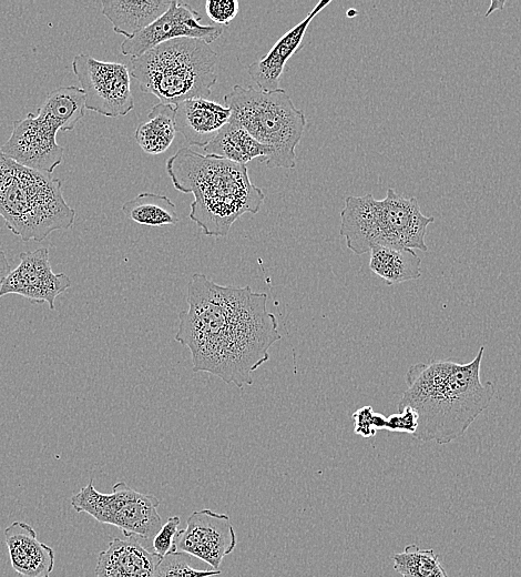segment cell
<instances>
[{"label":"cell","mask_w":521,"mask_h":577,"mask_svg":"<svg viewBox=\"0 0 521 577\" xmlns=\"http://www.w3.org/2000/svg\"><path fill=\"white\" fill-rule=\"evenodd\" d=\"M386 416L374 411L371 406L358 408L353 414L355 433L362 437H372L379 429H385Z\"/></svg>","instance_id":"obj_26"},{"label":"cell","mask_w":521,"mask_h":577,"mask_svg":"<svg viewBox=\"0 0 521 577\" xmlns=\"http://www.w3.org/2000/svg\"><path fill=\"white\" fill-rule=\"evenodd\" d=\"M161 558L136 537H116L99 554L95 577H153Z\"/></svg>","instance_id":"obj_17"},{"label":"cell","mask_w":521,"mask_h":577,"mask_svg":"<svg viewBox=\"0 0 521 577\" xmlns=\"http://www.w3.org/2000/svg\"><path fill=\"white\" fill-rule=\"evenodd\" d=\"M229 118V108L207 99H190L175 104L176 131L188 145L206 146Z\"/></svg>","instance_id":"obj_16"},{"label":"cell","mask_w":521,"mask_h":577,"mask_svg":"<svg viewBox=\"0 0 521 577\" xmlns=\"http://www.w3.org/2000/svg\"><path fill=\"white\" fill-rule=\"evenodd\" d=\"M122 211L133 222L149 226L175 225L178 222L175 204L162 194L140 193L123 203Z\"/></svg>","instance_id":"obj_23"},{"label":"cell","mask_w":521,"mask_h":577,"mask_svg":"<svg viewBox=\"0 0 521 577\" xmlns=\"http://www.w3.org/2000/svg\"><path fill=\"white\" fill-rule=\"evenodd\" d=\"M231 109L229 121L242 125L255 140L270 148L264 160L268 169H293L296 146L305 128L306 117L297 109L284 89L263 91L235 84L224 95Z\"/></svg>","instance_id":"obj_7"},{"label":"cell","mask_w":521,"mask_h":577,"mask_svg":"<svg viewBox=\"0 0 521 577\" xmlns=\"http://www.w3.org/2000/svg\"><path fill=\"white\" fill-rule=\"evenodd\" d=\"M76 513H86L102 524L118 527L125 537L153 539L162 527L157 512L160 499L153 494H143L124 482L113 485L112 493L103 494L91 479L71 497Z\"/></svg>","instance_id":"obj_8"},{"label":"cell","mask_w":521,"mask_h":577,"mask_svg":"<svg viewBox=\"0 0 521 577\" xmlns=\"http://www.w3.org/2000/svg\"><path fill=\"white\" fill-rule=\"evenodd\" d=\"M432 216L425 215L416 198H406L394 189L382 200L371 193L345 199L339 233L347 247L357 255L375 245L427 251V227Z\"/></svg>","instance_id":"obj_5"},{"label":"cell","mask_w":521,"mask_h":577,"mask_svg":"<svg viewBox=\"0 0 521 577\" xmlns=\"http://www.w3.org/2000/svg\"><path fill=\"white\" fill-rule=\"evenodd\" d=\"M176 132L175 104L160 102L149 112L147 121L136 128L134 138L145 153L155 155L171 146Z\"/></svg>","instance_id":"obj_22"},{"label":"cell","mask_w":521,"mask_h":577,"mask_svg":"<svg viewBox=\"0 0 521 577\" xmlns=\"http://www.w3.org/2000/svg\"><path fill=\"white\" fill-rule=\"evenodd\" d=\"M9 558L18 577H50L54 567V551L40 541L33 527L13 522L4 529Z\"/></svg>","instance_id":"obj_15"},{"label":"cell","mask_w":521,"mask_h":577,"mask_svg":"<svg viewBox=\"0 0 521 577\" xmlns=\"http://www.w3.org/2000/svg\"><path fill=\"white\" fill-rule=\"evenodd\" d=\"M37 112L58 131H72L85 113L84 93L75 85L57 88L47 95Z\"/></svg>","instance_id":"obj_21"},{"label":"cell","mask_w":521,"mask_h":577,"mask_svg":"<svg viewBox=\"0 0 521 577\" xmlns=\"http://www.w3.org/2000/svg\"><path fill=\"white\" fill-rule=\"evenodd\" d=\"M418 427V415L410 407H403L399 413L386 418L385 429L389 432L407 433L412 435Z\"/></svg>","instance_id":"obj_29"},{"label":"cell","mask_w":521,"mask_h":577,"mask_svg":"<svg viewBox=\"0 0 521 577\" xmlns=\"http://www.w3.org/2000/svg\"><path fill=\"white\" fill-rule=\"evenodd\" d=\"M178 516H171L167 518L152 539L153 553L160 557H164L170 553L176 551L175 539L178 533Z\"/></svg>","instance_id":"obj_27"},{"label":"cell","mask_w":521,"mask_h":577,"mask_svg":"<svg viewBox=\"0 0 521 577\" xmlns=\"http://www.w3.org/2000/svg\"><path fill=\"white\" fill-rule=\"evenodd\" d=\"M394 569L402 577H448L433 549H422L415 544L392 556Z\"/></svg>","instance_id":"obj_24"},{"label":"cell","mask_w":521,"mask_h":577,"mask_svg":"<svg viewBox=\"0 0 521 577\" xmlns=\"http://www.w3.org/2000/svg\"><path fill=\"white\" fill-rule=\"evenodd\" d=\"M184 553H170L162 557L155 567L153 577H213L221 574V570H200L191 567Z\"/></svg>","instance_id":"obj_25"},{"label":"cell","mask_w":521,"mask_h":577,"mask_svg":"<svg viewBox=\"0 0 521 577\" xmlns=\"http://www.w3.org/2000/svg\"><path fill=\"white\" fill-rule=\"evenodd\" d=\"M239 10L237 0H207L205 12L207 17L218 26H227L236 17Z\"/></svg>","instance_id":"obj_28"},{"label":"cell","mask_w":521,"mask_h":577,"mask_svg":"<svg viewBox=\"0 0 521 577\" xmlns=\"http://www.w3.org/2000/svg\"><path fill=\"white\" fill-rule=\"evenodd\" d=\"M331 1H319L314 9L289 31L283 34L260 60L247 67V72L259 90L279 89L282 74L288 59L303 48V40L311 20Z\"/></svg>","instance_id":"obj_14"},{"label":"cell","mask_w":521,"mask_h":577,"mask_svg":"<svg viewBox=\"0 0 521 577\" xmlns=\"http://www.w3.org/2000/svg\"><path fill=\"white\" fill-rule=\"evenodd\" d=\"M71 286V280L64 273H54L50 264L49 250L39 247L32 252H22L20 263L10 271L0 288V297L18 294L32 303H48L55 310L57 296Z\"/></svg>","instance_id":"obj_13"},{"label":"cell","mask_w":521,"mask_h":577,"mask_svg":"<svg viewBox=\"0 0 521 577\" xmlns=\"http://www.w3.org/2000/svg\"><path fill=\"white\" fill-rule=\"evenodd\" d=\"M369 269L387 285H395L419 279L421 260L411 249L375 245L370 249Z\"/></svg>","instance_id":"obj_20"},{"label":"cell","mask_w":521,"mask_h":577,"mask_svg":"<svg viewBox=\"0 0 521 577\" xmlns=\"http://www.w3.org/2000/svg\"><path fill=\"white\" fill-rule=\"evenodd\" d=\"M58 130L38 112L13 121L10 138L2 152L16 162L47 173L61 164L63 148L57 143Z\"/></svg>","instance_id":"obj_12"},{"label":"cell","mask_w":521,"mask_h":577,"mask_svg":"<svg viewBox=\"0 0 521 577\" xmlns=\"http://www.w3.org/2000/svg\"><path fill=\"white\" fill-rule=\"evenodd\" d=\"M202 17L188 4L172 0L168 9L154 22L121 43L124 55L136 58L152 48L178 38H193L212 43L223 33V27L202 24Z\"/></svg>","instance_id":"obj_10"},{"label":"cell","mask_w":521,"mask_h":577,"mask_svg":"<svg viewBox=\"0 0 521 577\" xmlns=\"http://www.w3.org/2000/svg\"><path fill=\"white\" fill-rule=\"evenodd\" d=\"M172 0H103L101 12L113 31L125 39L134 37L160 18Z\"/></svg>","instance_id":"obj_18"},{"label":"cell","mask_w":521,"mask_h":577,"mask_svg":"<svg viewBox=\"0 0 521 577\" xmlns=\"http://www.w3.org/2000/svg\"><path fill=\"white\" fill-rule=\"evenodd\" d=\"M72 70L84 93L85 109L109 118L123 117L133 110L127 65L79 53L72 60Z\"/></svg>","instance_id":"obj_9"},{"label":"cell","mask_w":521,"mask_h":577,"mask_svg":"<svg viewBox=\"0 0 521 577\" xmlns=\"http://www.w3.org/2000/svg\"><path fill=\"white\" fill-rule=\"evenodd\" d=\"M237 538L228 515L205 508L193 512L186 527L178 530L176 551L192 555L218 570L225 556L236 547Z\"/></svg>","instance_id":"obj_11"},{"label":"cell","mask_w":521,"mask_h":577,"mask_svg":"<svg viewBox=\"0 0 521 577\" xmlns=\"http://www.w3.org/2000/svg\"><path fill=\"white\" fill-rule=\"evenodd\" d=\"M10 271L11 270H10L9 261H8L4 252L2 250H0V288H1L3 281L10 273Z\"/></svg>","instance_id":"obj_30"},{"label":"cell","mask_w":521,"mask_h":577,"mask_svg":"<svg viewBox=\"0 0 521 577\" xmlns=\"http://www.w3.org/2000/svg\"><path fill=\"white\" fill-rule=\"evenodd\" d=\"M267 298L248 285H221L194 273L175 334L191 352L193 372L211 373L238 388L252 385L253 373L282 337Z\"/></svg>","instance_id":"obj_1"},{"label":"cell","mask_w":521,"mask_h":577,"mask_svg":"<svg viewBox=\"0 0 521 577\" xmlns=\"http://www.w3.org/2000/svg\"><path fill=\"white\" fill-rule=\"evenodd\" d=\"M0 216L22 241L41 242L69 229L75 211L63 198L60 179L16 162L0 146Z\"/></svg>","instance_id":"obj_4"},{"label":"cell","mask_w":521,"mask_h":577,"mask_svg":"<svg viewBox=\"0 0 521 577\" xmlns=\"http://www.w3.org/2000/svg\"><path fill=\"white\" fill-rule=\"evenodd\" d=\"M203 151L244 165L256 158L264 162L272 152L269 146L259 143L242 125L232 121L218 131Z\"/></svg>","instance_id":"obj_19"},{"label":"cell","mask_w":521,"mask_h":577,"mask_svg":"<svg viewBox=\"0 0 521 577\" xmlns=\"http://www.w3.org/2000/svg\"><path fill=\"white\" fill-rule=\"evenodd\" d=\"M217 59L205 41L178 38L131 58L129 70L142 92L155 95L161 103L177 104L211 95L217 81Z\"/></svg>","instance_id":"obj_6"},{"label":"cell","mask_w":521,"mask_h":577,"mask_svg":"<svg viewBox=\"0 0 521 577\" xmlns=\"http://www.w3.org/2000/svg\"><path fill=\"white\" fill-rule=\"evenodd\" d=\"M166 172L175 190L194 195L188 217L207 236H226L236 220L256 214L265 200L246 165L186 146L167 159Z\"/></svg>","instance_id":"obj_3"},{"label":"cell","mask_w":521,"mask_h":577,"mask_svg":"<svg viewBox=\"0 0 521 577\" xmlns=\"http://www.w3.org/2000/svg\"><path fill=\"white\" fill-rule=\"evenodd\" d=\"M484 346L469 363L437 360L411 365L406 373L407 389L398 411L412 408L418 427L412 437L443 445L463 436L487 409L496 393L494 384L480 378Z\"/></svg>","instance_id":"obj_2"}]
</instances>
